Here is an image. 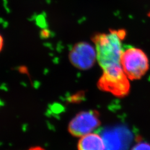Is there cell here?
Instances as JSON below:
<instances>
[{"label":"cell","instance_id":"1","mask_svg":"<svg viewBox=\"0 0 150 150\" xmlns=\"http://www.w3.org/2000/svg\"><path fill=\"white\" fill-rule=\"evenodd\" d=\"M125 35L123 30H111L108 33L97 34L92 38L97 60L102 70L121 66V58L123 51L122 41Z\"/></svg>","mask_w":150,"mask_h":150},{"label":"cell","instance_id":"2","mask_svg":"<svg viewBox=\"0 0 150 150\" xmlns=\"http://www.w3.org/2000/svg\"><path fill=\"white\" fill-rule=\"evenodd\" d=\"M121 64L129 79L141 78L149 70V59L145 52L139 48L131 47L123 51Z\"/></svg>","mask_w":150,"mask_h":150},{"label":"cell","instance_id":"3","mask_svg":"<svg viewBox=\"0 0 150 150\" xmlns=\"http://www.w3.org/2000/svg\"><path fill=\"white\" fill-rule=\"evenodd\" d=\"M98 87L103 91L122 97L128 94L130 85L122 66H118L103 71L98 81Z\"/></svg>","mask_w":150,"mask_h":150},{"label":"cell","instance_id":"4","mask_svg":"<svg viewBox=\"0 0 150 150\" xmlns=\"http://www.w3.org/2000/svg\"><path fill=\"white\" fill-rule=\"evenodd\" d=\"M101 136L105 150H128L133 139V135L127 127L116 126L103 129Z\"/></svg>","mask_w":150,"mask_h":150},{"label":"cell","instance_id":"5","mask_svg":"<svg viewBox=\"0 0 150 150\" xmlns=\"http://www.w3.org/2000/svg\"><path fill=\"white\" fill-rule=\"evenodd\" d=\"M100 125L99 115L96 111H82L71 120L68 125V131L74 137H81L92 133Z\"/></svg>","mask_w":150,"mask_h":150},{"label":"cell","instance_id":"6","mask_svg":"<svg viewBox=\"0 0 150 150\" xmlns=\"http://www.w3.org/2000/svg\"><path fill=\"white\" fill-rule=\"evenodd\" d=\"M69 59L71 64L76 69L88 70L97 60L96 48L85 42L76 43L70 50Z\"/></svg>","mask_w":150,"mask_h":150},{"label":"cell","instance_id":"7","mask_svg":"<svg viewBox=\"0 0 150 150\" xmlns=\"http://www.w3.org/2000/svg\"><path fill=\"white\" fill-rule=\"evenodd\" d=\"M77 148L78 150H105V145L101 135L91 133L80 137Z\"/></svg>","mask_w":150,"mask_h":150},{"label":"cell","instance_id":"8","mask_svg":"<svg viewBox=\"0 0 150 150\" xmlns=\"http://www.w3.org/2000/svg\"><path fill=\"white\" fill-rule=\"evenodd\" d=\"M131 150H150V145L145 142H140L135 145Z\"/></svg>","mask_w":150,"mask_h":150},{"label":"cell","instance_id":"9","mask_svg":"<svg viewBox=\"0 0 150 150\" xmlns=\"http://www.w3.org/2000/svg\"><path fill=\"white\" fill-rule=\"evenodd\" d=\"M26 150H46L45 148H43L41 146H33L30 148H29L28 149Z\"/></svg>","mask_w":150,"mask_h":150},{"label":"cell","instance_id":"10","mask_svg":"<svg viewBox=\"0 0 150 150\" xmlns=\"http://www.w3.org/2000/svg\"><path fill=\"white\" fill-rule=\"evenodd\" d=\"M4 38L2 36V35L0 34V52L2 50V48L4 47Z\"/></svg>","mask_w":150,"mask_h":150}]
</instances>
